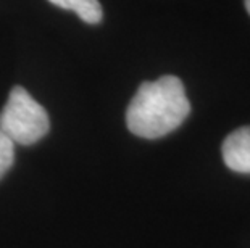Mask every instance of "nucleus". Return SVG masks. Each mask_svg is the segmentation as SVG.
<instances>
[{"label":"nucleus","mask_w":250,"mask_h":248,"mask_svg":"<svg viewBox=\"0 0 250 248\" xmlns=\"http://www.w3.org/2000/svg\"><path fill=\"white\" fill-rule=\"evenodd\" d=\"M63 10H71L87 24H99L104 18V8L99 0H49Z\"/></svg>","instance_id":"20e7f679"},{"label":"nucleus","mask_w":250,"mask_h":248,"mask_svg":"<svg viewBox=\"0 0 250 248\" xmlns=\"http://www.w3.org/2000/svg\"><path fill=\"white\" fill-rule=\"evenodd\" d=\"M244 5H246V10H247V13L250 15V0H244Z\"/></svg>","instance_id":"423d86ee"},{"label":"nucleus","mask_w":250,"mask_h":248,"mask_svg":"<svg viewBox=\"0 0 250 248\" xmlns=\"http://www.w3.org/2000/svg\"><path fill=\"white\" fill-rule=\"evenodd\" d=\"M0 129L13 144L33 145L49 133L50 119L44 107L24 87L17 86L10 91L7 103L0 112Z\"/></svg>","instance_id":"f03ea898"},{"label":"nucleus","mask_w":250,"mask_h":248,"mask_svg":"<svg viewBox=\"0 0 250 248\" xmlns=\"http://www.w3.org/2000/svg\"><path fill=\"white\" fill-rule=\"evenodd\" d=\"M223 160L229 170L250 174V126L232 131L223 142Z\"/></svg>","instance_id":"7ed1b4c3"},{"label":"nucleus","mask_w":250,"mask_h":248,"mask_svg":"<svg viewBox=\"0 0 250 248\" xmlns=\"http://www.w3.org/2000/svg\"><path fill=\"white\" fill-rule=\"evenodd\" d=\"M190 113L184 84L176 76H162L141 84L126 110V126L142 139H160L178 129Z\"/></svg>","instance_id":"f257e3e1"},{"label":"nucleus","mask_w":250,"mask_h":248,"mask_svg":"<svg viewBox=\"0 0 250 248\" xmlns=\"http://www.w3.org/2000/svg\"><path fill=\"white\" fill-rule=\"evenodd\" d=\"M15 163V144L12 139L0 129V179L8 172Z\"/></svg>","instance_id":"39448f33"}]
</instances>
